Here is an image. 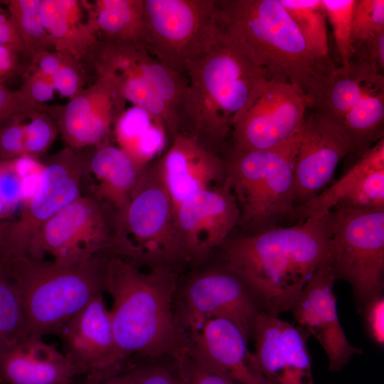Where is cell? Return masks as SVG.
Returning a JSON list of instances; mask_svg holds the SVG:
<instances>
[{
  "label": "cell",
  "mask_w": 384,
  "mask_h": 384,
  "mask_svg": "<svg viewBox=\"0 0 384 384\" xmlns=\"http://www.w3.org/2000/svg\"><path fill=\"white\" fill-rule=\"evenodd\" d=\"M17 52L6 46H0V81L8 78L18 70Z\"/></svg>",
  "instance_id": "obj_49"
},
{
  "label": "cell",
  "mask_w": 384,
  "mask_h": 384,
  "mask_svg": "<svg viewBox=\"0 0 384 384\" xmlns=\"http://www.w3.org/2000/svg\"><path fill=\"white\" fill-rule=\"evenodd\" d=\"M331 211L289 227H272L231 240L226 265L265 300L269 311H289L317 269L327 259Z\"/></svg>",
  "instance_id": "obj_1"
},
{
  "label": "cell",
  "mask_w": 384,
  "mask_h": 384,
  "mask_svg": "<svg viewBox=\"0 0 384 384\" xmlns=\"http://www.w3.org/2000/svg\"><path fill=\"white\" fill-rule=\"evenodd\" d=\"M300 131L272 148L233 150L225 162V181L245 225L267 229L280 220L291 218L295 208L294 166Z\"/></svg>",
  "instance_id": "obj_6"
},
{
  "label": "cell",
  "mask_w": 384,
  "mask_h": 384,
  "mask_svg": "<svg viewBox=\"0 0 384 384\" xmlns=\"http://www.w3.org/2000/svg\"><path fill=\"white\" fill-rule=\"evenodd\" d=\"M23 118H14L0 123V160L26 155Z\"/></svg>",
  "instance_id": "obj_41"
},
{
  "label": "cell",
  "mask_w": 384,
  "mask_h": 384,
  "mask_svg": "<svg viewBox=\"0 0 384 384\" xmlns=\"http://www.w3.org/2000/svg\"><path fill=\"white\" fill-rule=\"evenodd\" d=\"M184 301L188 329L208 319L222 318L235 324L247 340L258 315L269 311L264 298L227 265L193 278L185 289Z\"/></svg>",
  "instance_id": "obj_13"
},
{
  "label": "cell",
  "mask_w": 384,
  "mask_h": 384,
  "mask_svg": "<svg viewBox=\"0 0 384 384\" xmlns=\"http://www.w3.org/2000/svg\"><path fill=\"white\" fill-rule=\"evenodd\" d=\"M143 25L147 51L186 78L221 33L216 0H144Z\"/></svg>",
  "instance_id": "obj_8"
},
{
  "label": "cell",
  "mask_w": 384,
  "mask_h": 384,
  "mask_svg": "<svg viewBox=\"0 0 384 384\" xmlns=\"http://www.w3.org/2000/svg\"><path fill=\"white\" fill-rule=\"evenodd\" d=\"M376 168H384V139L368 149L351 169L334 184L295 207L291 218L301 222L331 211L366 172Z\"/></svg>",
  "instance_id": "obj_30"
},
{
  "label": "cell",
  "mask_w": 384,
  "mask_h": 384,
  "mask_svg": "<svg viewBox=\"0 0 384 384\" xmlns=\"http://www.w3.org/2000/svg\"><path fill=\"white\" fill-rule=\"evenodd\" d=\"M114 228V256L148 267H170L184 260L172 203L154 166L142 172L127 204L116 213Z\"/></svg>",
  "instance_id": "obj_7"
},
{
  "label": "cell",
  "mask_w": 384,
  "mask_h": 384,
  "mask_svg": "<svg viewBox=\"0 0 384 384\" xmlns=\"http://www.w3.org/2000/svg\"><path fill=\"white\" fill-rule=\"evenodd\" d=\"M384 90L383 75L368 65L353 60L322 77L310 98L311 107L333 122L342 118L372 92Z\"/></svg>",
  "instance_id": "obj_26"
},
{
  "label": "cell",
  "mask_w": 384,
  "mask_h": 384,
  "mask_svg": "<svg viewBox=\"0 0 384 384\" xmlns=\"http://www.w3.org/2000/svg\"><path fill=\"white\" fill-rule=\"evenodd\" d=\"M351 153L352 144L334 122L316 112L306 117L294 159L295 207L322 191L340 161Z\"/></svg>",
  "instance_id": "obj_17"
},
{
  "label": "cell",
  "mask_w": 384,
  "mask_h": 384,
  "mask_svg": "<svg viewBox=\"0 0 384 384\" xmlns=\"http://www.w3.org/2000/svg\"><path fill=\"white\" fill-rule=\"evenodd\" d=\"M79 68L76 65L64 60L53 78L55 90L70 99L80 93L81 77Z\"/></svg>",
  "instance_id": "obj_45"
},
{
  "label": "cell",
  "mask_w": 384,
  "mask_h": 384,
  "mask_svg": "<svg viewBox=\"0 0 384 384\" xmlns=\"http://www.w3.org/2000/svg\"><path fill=\"white\" fill-rule=\"evenodd\" d=\"M134 384H185L181 377L161 366L133 368Z\"/></svg>",
  "instance_id": "obj_46"
},
{
  "label": "cell",
  "mask_w": 384,
  "mask_h": 384,
  "mask_svg": "<svg viewBox=\"0 0 384 384\" xmlns=\"http://www.w3.org/2000/svg\"><path fill=\"white\" fill-rule=\"evenodd\" d=\"M95 148L86 155L82 195L118 212L127 204L143 170L117 146L107 142Z\"/></svg>",
  "instance_id": "obj_25"
},
{
  "label": "cell",
  "mask_w": 384,
  "mask_h": 384,
  "mask_svg": "<svg viewBox=\"0 0 384 384\" xmlns=\"http://www.w3.org/2000/svg\"><path fill=\"white\" fill-rule=\"evenodd\" d=\"M105 291L112 298L110 310L118 353L155 357L175 352L181 334L173 310L176 275L170 267L139 266L120 257L106 261Z\"/></svg>",
  "instance_id": "obj_3"
},
{
  "label": "cell",
  "mask_w": 384,
  "mask_h": 384,
  "mask_svg": "<svg viewBox=\"0 0 384 384\" xmlns=\"http://www.w3.org/2000/svg\"><path fill=\"white\" fill-rule=\"evenodd\" d=\"M38 105L27 101L19 91H11L0 84V123L27 117L39 111Z\"/></svg>",
  "instance_id": "obj_43"
},
{
  "label": "cell",
  "mask_w": 384,
  "mask_h": 384,
  "mask_svg": "<svg viewBox=\"0 0 384 384\" xmlns=\"http://www.w3.org/2000/svg\"><path fill=\"white\" fill-rule=\"evenodd\" d=\"M85 6L102 42L144 47V0H97Z\"/></svg>",
  "instance_id": "obj_27"
},
{
  "label": "cell",
  "mask_w": 384,
  "mask_h": 384,
  "mask_svg": "<svg viewBox=\"0 0 384 384\" xmlns=\"http://www.w3.org/2000/svg\"><path fill=\"white\" fill-rule=\"evenodd\" d=\"M220 31L210 50L188 68L182 108L190 134L213 151L270 80Z\"/></svg>",
  "instance_id": "obj_4"
},
{
  "label": "cell",
  "mask_w": 384,
  "mask_h": 384,
  "mask_svg": "<svg viewBox=\"0 0 384 384\" xmlns=\"http://www.w3.org/2000/svg\"><path fill=\"white\" fill-rule=\"evenodd\" d=\"M354 60L365 63L383 74L384 70V31L353 43ZM352 59V60H353Z\"/></svg>",
  "instance_id": "obj_42"
},
{
  "label": "cell",
  "mask_w": 384,
  "mask_h": 384,
  "mask_svg": "<svg viewBox=\"0 0 384 384\" xmlns=\"http://www.w3.org/2000/svg\"><path fill=\"white\" fill-rule=\"evenodd\" d=\"M79 384H134V380L131 370H129L105 376L86 377V379Z\"/></svg>",
  "instance_id": "obj_50"
},
{
  "label": "cell",
  "mask_w": 384,
  "mask_h": 384,
  "mask_svg": "<svg viewBox=\"0 0 384 384\" xmlns=\"http://www.w3.org/2000/svg\"><path fill=\"white\" fill-rule=\"evenodd\" d=\"M309 97L297 85L267 80L232 127L233 149L248 151L277 146L302 127Z\"/></svg>",
  "instance_id": "obj_12"
},
{
  "label": "cell",
  "mask_w": 384,
  "mask_h": 384,
  "mask_svg": "<svg viewBox=\"0 0 384 384\" xmlns=\"http://www.w3.org/2000/svg\"><path fill=\"white\" fill-rule=\"evenodd\" d=\"M99 74L114 75L127 101L147 112L172 136L182 120L156 93L151 55L144 46L102 42L94 58Z\"/></svg>",
  "instance_id": "obj_18"
},
{
  "label": "cell",
  "mask_w": 384,
  "mask_h": 384,
  "mask_svg": "<svg viewBox=\"0 0 384 384\" xmlns=\"http://www.w3.org/2000/svg\"><path fill=\"white\" fill-rule=\"evenodd\" d=\"M174 354L178 375L185 384H236L200 360L183 342Z\"/></svg>",
  "instance_id": "obj_37"
},
{
  "label": "cell",
  "mask_w": 384,
  "mask_h": 384,
  "mask_svg": "<svg viewBox=\"0 0 384 384\" xmlns=\"http://www.w3.org/2000/svg\"><path fill=\"white\" fill-rule=\"evenodd\" d=\"M27 335L18 292L0 259V359Z\"/></svg>",
  "instance_id": "obj_33"
},
{
  "label": "cell",
  "mask_w": 384,
  "mask_h": 384,
  "mask_svg": "<svg viewBox=\"0 0 384 384\" xmlns=\"http://www.w3.org/2000/svg\"><path fill=\"white\" fill-rule=\"evenodd\" d=\"M9 220L0 221V257L4 255Z\"/></svg>",
  "instance_id": "obj_51"
},
{
  "label": "cell",
  "mask_w": 384,
  "mask_h": 384,
  "mask_svg": "<svg viewBox=\"0 0 384 384\" xmlns=\"http://www.w3.org/2000/svg\"><path fill=\"white\" fill-rule=\"evenodd\" d=\"M335 208L384 211V168L366 172Z\"/></svg>",
  "instance_id": "obj_36"
},
{
  "label": "cell",
  "mask_w": 384,
  "mask_h": 384,
  "mask_svg": "<svg viewBox=\"0 0 384 384\" xmlns=\"http://www.w3.org/2000/svg\"><path fill=\"white\" fill-rule=\"evenodd\" d=\"M311 51L330 60L326 14L321 0H279Z\"/></svg>",
  "instance_id": "obj_32"
},
{
  "label": "cell",
  "mask_w": 384,
  "mask_h": 384,
  "mask_svg": "<svg viewBox=\"0 0 384 384\" xmlns=\"http://www.w3.org/2000/svg\"><path fill=\"white\" fill-rule=\"evenodd\" d=\"M58 336L63 353L80 375L99 377L120 371L124 361L115 344L110 310L102 294L77 313Z\"/></svg>",
  "instance_id": "obj_19"
},
{
  "label": "cell",
  "mask_w": 384,
  "mask_h": 384,
  "mask_svg": "<svg viewBox=\"0 0 384 384\" xmlns=\"http://www.w3.org/2000/svg\"><path fill=\"white\" fill-rule=\"evenodd\" d=\"M80 375L43 337L27 335L0 359V384H73Z\"/></svg>",
  "instance_id": "obj_23"
},
{
  "label": "cell",
  "mask_w": 384,
  "mask_h": 384,
  "mask_svg": "<svg viewBox=\"0 0 384 384\" xmlns=\"http://www.w3.org/2000/svg\"><path fill=\"white\" fill-rule=\"evenodd\" d=\"M54 90L53 80L31 72L18 91L29 102L41 105L53 97Z\"/></svg>",
  "instance_id": "obj_44"
},
{
  "label": "cell",
  "mask_w": 384,
  "mask_h": 384,
  "mask_svg": "<svg viewBox=\"0 0 384 384\" xmlns=\"http://www.w3.org/2000/svg\"><path fill=\"white\" fill-rule=\"evenodd\" d=\"M370 339L380 348L384 346V296L379 294L368 300L358 310Z\"/></svg>",
  "instance_id": "obj_40"
},
{
  "label": "cell",
  "mask_w": 384,
  "mask_h": 384,
  "mask_svg": "<svg viewBox=\"0 0 384 384\" xmlns=\"http://www.w3.org/2000/svg\"><path fill=\"white\" fill-rule=\"evenodd\" d=\"M42 0H11L6 2L8 13L24 45L27 55L54 50L41 18Z\"/></svg>",
  "instance_id": "obj_34"
},
{
  "label": "cell",
  "mask_w": 384,
  "mask_h": 384,
  "mask_svg": "<svg viewBox=\"0 0 384 384\" xmlns=\"http://www.w3.org/2000/svg\"><path fill=\"white\" fill-rule=\"evenodd\" d=\"M0 46L27 55L24 45L9 14L0 9Z\"/></svg>",
  "instance_id": "obj_47"
},
{
  "label": "cell",
  "mask_w": 384,
  "mask_h": 384,
  "mask_svg": "<svg viewBox=\"0 0 384 384\" xmlns=\"http://www.w3.org/2000/svg\"><path fill=\"white\" fill-rule=\"evenodd\" d=\"M327 261L336 279L351 286L358 310L383 293L384 211L335 208Z\"/></svg>",
  "instance_id": "obj_9"
},
{
  "label": "cell",
  "mask_w": 384,
  "mask_h": 384,
  "mask_svg": "<svg viewBox=\"0 0 384 384\" xmlns=\"http://www.w3.org/2000/svg\"><path fill=\"white\" fill-rule=\"evenodd\" d=\"M174 208L189 196L213 187L226 174L225 164L190 134L178 132L154 165Z\"/></svg>",
  "instance_id": "obj_21"
},
{
  "label": "cell",
  "mask_w": 384,
  "mask_h": 384,
  "mask_svg": "<svg viewBox=\"0 0 384 384\" xmlns=\"http://www.w3.org/2000/svg\"><path fill=\"white\" fill-rule=\"evenodd\" d=\"M112 211L95 198L81 196L40 228L27 256L43 259L47 254L62 265L114 257L116 213L111 216Z\"/></svg>",
  "instance_id": "obj_10"
},
{
  "label": "cell",
  "mask_w": 384,
  "mask_h": 384,
  "mask_svg": "<svg viewBox=\"0 0 384 384\" xmlns=\"http://www.w3.org/2000/svg\"><path fill=\"white\" fill-rule=\"evenodd\" d=\"M303 328L264 311L254 324L252 338L256 364L270 384H315Z\"/></svg>",
  "instance_id": "obj_15"
},
{
  "label": "cell",
  "mask_w": 384,
  "mask_h": 384,
  "mask_svg": "<svg viewBox=\"0 0 384 384\" xmlns=\"http://www.w3.org/2000/svg\"><path fill=\"white\" fill-rule=\"evenodd\" d=\"M240 220L228 183L199 191L174 210L176 233L184 260L203 257L223 244Z\"/></svg>",
  "instance_id": "obj_14"
},
{
  "label": "cell",
  "mask_w": 384,
  "mask_h": 384,
  "mask_svg": "<svg viewBox=\"0 0 384 384\" xmlns=\"http://www.w3.org/2000/svg\"><path fill=\"white\" fill-rule=\"evenodd\" d=\"M86 155L66 147L52 156L42 171L37 189L9 220L3 258L28 255L40 228L62 209L82 196Z\"/></svg>",
  "instance_id": "obj_11"
},
{
  "label": "cell",
  "mask_w": 384,
  "mask_h": 384,
  "mask_svg": "<svg viewBox=\"0 0 384 384\" xmlns=\"http://www.w3.org/2000/svg\"><path fill=\"white\" fill-rule=\"evenodd\" d=\"M32 58L31 71L51 80L64 62L55 50L42 52Z\"/></svg>",
  "instance_id": "obj_48"
},
{
  "label": "cell",
  "mask_w": 384,
  "mask_h": 384,
  "mask_svg": "<svg viewBox=\"0 0 384 384\" xmlns=\"http://www.w3.org/2000/svg\"><path fill=\"white\" fill-rule=\"evenodd\" d=\"M44 163L24 155L0 160V221L22 209L36 192Z\"/></svg>",
  "instance_id": "obj_29"
},
{
  "label": "cell",
  "mask_w": 384,
  "mask_h": 384,
  "mask_svg": "<svg viewBox=\"0 0 384 384\" xmlns=\"http://www.w3.org/2000/svg\"><path fill=\"white\" fill-rule=\"evenodd\" d=\"M331 25L336 54L341 66L348 68L353 55L352 14L355 0H321Z\"/></svg>",
  "instance_id": "obj_35"
},
{
  "label": "cell",
  "mask_w": 384,
  "mask_h": 384,
  "mask_svg": "<svg viewBox=\"0 0 384 384\" xmlns=\"http://www.w3.org/2000/svg\"><path fill=\"white\" fill-rule=\"evenodd\" d=\"M73 384H79V383H74Z\"/></svg>",
  "instance_id": "obj_52"
},
{
  "label": "cell",
  "mask_w": 384,
  "mask_h": 384,
  "mask_svg": "<svg viewBox=\"0 0 384 384\" xmlns=\"http://www.w3.org/2000/svg\"><path fill=\"white\" fill-rule=\"evenodd\" d=\"M383 31L384 1L355 0L352 14L353 44Z\"/></svg>",
  "instance_id": "obj_38"
},
{
  "label": "cell",
  "mask_w": 384,
  "mask_h": 384,
  "mask_svg": "<svg viewBox=\"0 0 384 384\" xmlns=\"http://www.w3.org/2000/svg\"><path fill=\"white\" fill-rule=\"evenodd\" d=\"M41 14L54 50L64 60L80 67L85 60L94 59L100 41L85 4L75 0H42Z\"/></svg>",
  "instance_id": "obj_24"
},
{
  "label": "cell",
  "mask_w": 384,
  "mask_h": 384,
  "mask_svg": "<svg viewBox=\"0 0 384 384\" xmlns=\"http://www.w3.org/2000/svg\"><path fill=\"white\" fill-rule=\"evenodd\" d=\"M117 146L144 170L162 151L166 129L147 112L134 106L123 111L114 123Z\"/></svg>",
  "instance_id": "obj_28"
},
{
  "label": "cell",
  "mask_w": 384,
  "mask_h": 384,
  "mask_svg": "<svg viewBox=\"0 0 384 384\" xmlns=\"http://www.w3.org/2000/svg\"><path fill=\"white\" fill-rule=\"evenodd\" d=\"M335 281L326 259L289 310L297 325L320 343L328 358V369L332 373L341 371L353 356L363 353L348 341L339 321L334 293Z\"/></svg>",
  "instance_id": "obj_16"
},
{
  "label": "cell",
  "mask_w": 384,
  "mask_h": 384,
  "mask_svg": "<svg viewBox=\"0 0 384 384\" xmlns=\"http://www.w3.org/2000/svg\"><path fill=\"white\" fill-rule=\"evenodd\" d=\"M125 102L117 78L101 73L94 85L70 99L62 112L58 127L67 147L78 150L109 142Z\"/></svg>",
  "instance_id": "obj_20"
},
{
  "label": "cell",
  "mask_w": 384,
  "mask_h": 384,
  "mask_svg": "<svg viewBox=\"0 0 384 384\" xmlns=\"http://www.w3.org/2000/svg\"><path fill=\"white\" fill-rule=\"evenodd\" d=\"M334 122L352 144L354 153L361 156L383 139L384 90L370 92Z\"/></svg>",
  "instance_id": "obj_31"
},
{
  "label": "cell",
  "mask_w": 384,
  "mask_h": 384,
  "mask_svg": "<svg viewBox=\"0 0 384 384\" xmlns=\"http://www.w3.org/2000/svg\"><path fill=\"white\" fill-rule=\"evenodd\" d=\"M183 342L200 360L236 384H270L260 373L240 329L215 318L188 329Z\"/></svg>",
  "instance_id": "obj_22"
},
{
  "label": "cell",
  "mask_w": 384,
  "mask_h": 384,
  "mask_svg": "<svg viewBox=\"0 0 384 384\" xmlns=\"http://www.w3.org/2000/svg\"><path fill=\"white\" fill-rule=\"evenodd\" d=\"M18 292L28 335H59L65 325L105 291L108 258L74 265L18 256L2 259Z\"/></svg>",
  "instance_id": "obj_5"
},
{
  "label": "cell",
  "mask_w": 384,
  "mask_h": 384,
  "mask_svg": "<svg viewBox=\"0 0 384 384\" xmlns=\"http://www.w3.org/2000/svg\"><path fill=\"white\" fill-rule=\"evenodd\" d=\"M31 119L24 123L26 155L38 159L46 153L55 140L57 128L45 114L33 112Z\"/></svg>",
  "instance_id": "obj_39"
},
{
  "label": "cell",
  "mask_w": 384,
  "mask_h": 384,
  "mask_svg": "<svg viewBox=\"0 0 384 384\" xmlns=\"http://www.w3.org/2000/svg\"><path fill=\"white\" fill-rule=\"evenodd\" d=\"M216 11L222 32L270 80L295 85L309 100L336 68L311 51L279 0H216Z\"/></svg>",
  "instance_id": "obj_2"
}]
</instances>
